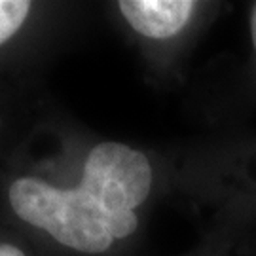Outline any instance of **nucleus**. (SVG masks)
<instances>
[{"label": "nucleus", "instance_id": "obj_1", "mask_svg": "<svg viewBox=\"0 0 256 256\" xmlns=\"http://www.w3.org/2000/svg\"><path fill=\"white\" fill-rule=\"evenodd\" d=\"M154 186L146 154L124 142H99L84 162L76 188L36 176L16 178L8 190L14 212L63 247L101 254L138 228L137 210Z\"/></svg>", "mask_w": 256, "mask_h": 256}, {"label": "nucleus", "instance_id": "obj_2", "mask_svg": "<svg viewBox=\"0 0 256 256\" xmlns=\"http://www.w3.org/2000/svg\"><path fill=\"white\" fill-rule=\"evenodd\" d=\"M118 8L137 34L169 40L188 27L198 4L192 0H122Z\"/></svg>", "mask_w": 256, "mask_h": 256}, {"label": "nucleus", "instance_id": "obj_3", "mask_svg": "<svg viewBox=\"0 0 256 256\" xmlns=\"http://www.w3.org/2000/svg\"><path fill=\"white\" fill-rule=\"evenodd\" d=\"M30 10L32 4L27 0H0V46L21 30Z\"/></svg>", "mask_w": 256, "mask_h": 256}, {"label": "nucleus", "instance_id": "obj_4", "mask_svg": "<svg viewBox=\"0 0 256 256\" xmlns=\"http://www.w3.org/2000/svg\"><path fill=\"white\" fill-rule=\"evenodd\" d=\"M248 28H250V42L256 52V2L250 8V19H248Z\"/></svg>", "mask_w": 256, "mask_h": 256}, {"label": "nucleus", "instance_id": "obj_5", "mask_svg": "<svg viewBox=\"0 0 256 256\" xmlns=\"http://www.w3.org/2000/svg\"><path fill=\"white\" fill-rule=\"evenodd\" d=\"M0 256H25V252L16 245H0Z\"/></svg>", "mask_w": 256, "mask_h": 256}]
</instances>
